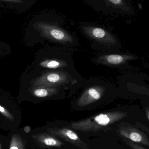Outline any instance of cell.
I'll use <instances>...</instances> for the list:
<instances>
[{"label":"cell","mask_w":149,"mask_h":149,"mask_svg":"<svg viewBox=\"0 0 149 149\" xmlns=\"http://www.w3.org/2000/svg\"><path fill=\"white\" fill-rule=\"evenodd\" d=\"M83 89L71 102L75 110H89L104 107L109 102L111 96L110 85L104 80L91 78L83 84Z\"/></svg>","instance_id":"1"},{"label":"cell","mask_w":149,"mask_h":149,"mask_svg":"<svg viewBox=\"0 0 149 149\" xmlns=\"http://www.w3.org/2000/svg\"><path fill=\"white\" fill-rule=\"evenodd\" d=\"M72 48L48 46L42 50L37 58L39 72L45 70H63L78 73L72 58Z\"/></svg>","instance_id":"2"},{"label":"cell","mask_w":149,"mask_h":149,"mask_svg":"<svg viewBox=\"0 0 149 149\" xmlns=\"http://www.w3.org/2000/svg\"><path fill=\"white\" fill-rule=\"evenodd\" d=\"M82 76L78 73L63 70H45L34 77L31 87H62L69 90L71 96L83 86Z\"/></svg>","instance_id":"3"},{"label":"cell","mask_w":149,"mask_h":149,"mask_svg":"<svg viewBox=\"0 0 149 149\" xmlns=\"http://www.w3.org/2000/svg\"><path fill=\"white\" fill-rule=\"evenodd\" d=\"M126 114L120 112H106L100 113L86 119L72 123L69 126L75 130L94 132L105 128L122 119Z\"/></svg>","instance_id":"4"},{"label":"cell","mask_w":149,"mask_h":149,"mask_svg":"<svg viewBox=\"0 0 149 149\" xmlns=\"http://www.w3.org/2000/svg\"><path fill=\"white\" fill-rule=\"evenodd\" d=\"M117 132L120 136L135 143L149 147L148 135L138 128L126 123L118 126Z\"/></svg>","instance_id":"5"},{"label":"cell","mask_w":149,"mask_h":149,"mask_svg":"<svg viewBox=\"0 0 149 149\" xmlns=\"http://www.w3.org/2000/svg\"><path fill=\"white\" fill-rule=\"evenodd\" d=\"M47 131L56 137L63 139L82 149H89L88 144L81 140L79 136L71 129L66 128H50Z\"/></svg>","instance_id":"6"},{"label":"cell","mask_w":149,"mask_h":149,"mask_svg":"<svg viewBox=\"0 0 149 149\" xmlns=\"http://www.w3.org/2000/svg\"><path fill=\"white\" fill-rule=\"evenodd\" d=\"M90 36L98 44L94 49L104 51L106 48H109L113 43V38L108 36L104 30L101 28H96L91 31Z\"/></svg>","instance_id":"7"},{"label":"cell","mask_w":149,"mask_h":149,"mask_svg":"<svg viewBox=\"0 0 149 149\" xmlns=\"http://www.w3.org/2000/svg\"><path fill=\"white\" fill-rule=\"evenodd\" d=\"M28 0H0V8L17 14L26 10Z\"/></svg>","instance_id":"8"},{"label":"cell","mask_w":149,"mask_h":149,"mask_svg":"<svg viewBox=\"0 0 149 149\" xmlns=\"http://www.w3.org/2000/svg\"><path fill=\"white\" fill-rule=\"evenodd\" d=\"M38 141L45 147L59 148L63 144V142L56 137L47 134H42L38 136Z\"/></svg>","instance_id":"9"},{"label":"cell","mask_w":149,"mask_h":149,"mask_svg":"<svg viewBox=\"0 0 149 149\" xmlns=\"http://www.w3.org/2000/svg\"><path fill=\"white\" fill-rule=\"evenodd\" d=\"M124 141L132 149H147L142 146L141 145L133 142L127 139H124Z\"/></svg>","instance_id":"10"},{"label":"cell","mask_w":149,"mask_h":149,"mask_svg":"<svg viewBox=\"0 0 149 149\" xmlns=\"http://www.w3.org/2000/svg\"><path fill=\"white\" fill-rule=\"evenodd\" d=\"M136 126H137V127L141 129L142 130L144 131L149 136V128L147 126H144V125L140 123H137L136 124Z\"/></svg>","instance_id":"11"},{"label":"cell","mask_w":149,"mask_h":149,"mask_svg":"<svg viewBox=\"0 0 149 149\" xmlns=\"http://www.w3.org/2000/svg\"><path fill=\"white\" fill-rule=\"evenodd\" d=\"M0 112H1V113H4V114H5L6 116H7L9 115L7 113V112L5 111L4 108L2 107L1 105H0Z\"/></svg>","instance_id":"12"},{"label":"cell","mask_w":149,"mask_h":149,"mask_svg":"<svg viewBox=\"0 0 149 149\" xmlns=\"http://www.w3.org/2000/svg\"><path fill=\"white\" fill-rule=\"evenodd\" d=\"M31 130V127L29 126H26L24 129V132L27 133V134H28V133L30 132Z\"/></svg>","instance_id":"13"},{"label":"cell","mask_w":149,"mask_h":149,"mask_svg":"<svg viewBox=\"0 0 149 149\" xmlns=\"http://www.w3.org/2000/svg\"><path fill=\"white\" fill-rule=\"evenodd\" d=\"M109 1L114 4H117L120 3L121 2L122 0H109Z\"/></svg>","instance_id":"14"},{"label":"cell","mask_w":149,"mask_h":149,"mask_svg":"<svg viewBox=\"0 0 149 149\" xmlns=\"http://www.w3.org/2000/svg\"><path fill=\"white\" fill-rule=\"evenodd\" d=\"M10 149H18V148H17V147H11V148H10Z\"/></svg>","instance_id":"15"},{"label":"cell","mask_w":149,"mask_h":149,"mask_svg":"<svg viewBox=\"0 0 149 149\" xmlns=\"http://www.w3.org/2000/svg\"><path fill=\"white\" fill-rule=\"evenodd\" d=\"M148 118L149 120V112L148 113Z\"/></svg>","instance_id":"16"},{"label":"cell","mask_w":149,"mask_h":149,"mask_svg":"<svg viewBox=\"0 0 149 149\" xmlns=\"http://www.w3.org/2000/svg\"><path fill=\"white\" fill-rule=\"evenodd\" d=\"M0 15H1V12H0Z\"/></svg>","instance_id":"17"}]
</instances>
